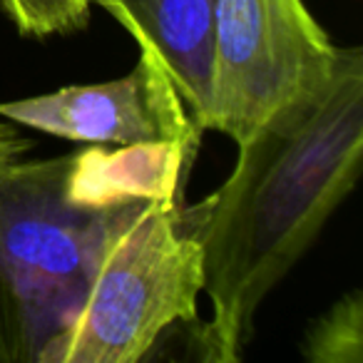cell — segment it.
Listing matches in <instances>:
<instances>
[{
    "instance_id": "6da1fadb",
    "label": "cell",
    "mask_w": 363,
    "mask_h": 363,
    "mask_svg": "<svg viewBox=\"0 0 363 363\" xmlns=\"http://www.w3.org/2000/svg\"><path fill=\"white\" fill-rule=\"evenodd\" d=\"M234 169L187 207L202 247L212 316L199 358L234 363L264 298L296 267L343 204L363 157V50L338 48L328 77L239 142Z\"/></svg>"
},
{
    "instance_id": "7a4b0ae2",
    "label": "cell",
    "mask_w": 363,
    "mask_h": 363,
    "mask_svg": "<svg viewBox=\"0 0 363 363\" xmlns=\"http://www.w3.org/2000/svg\"><path fill=\"white\" fill-rule=\"evenodd\" d=\"M194 152L95 147L0 177V363H43L82 306L102 252L150 199L182 194Z\"/></svg>"
},
{
    "instance_id": "3957f363",
    "label": "cell",
    "mask_w": 363,
    "mask_h": 363,
    "mask_svg": "<svg viewBox=\"0 0 363 363\" xmlns=\"http://www.w3.org/2000/svg\"><path fill=\"white\" fill-rule=\"evenodd\" d=\"M202 247L182 194L155 197L97 262L82 306L43 363H137L169 328L197 326Z\"/></svg>"
},
{
    "instance_id": "277c9868",
    "label": "cell",
    "mask_w": 363,
    "mask_h": 363,
    "mask_svg": "<svg viewBox=\"0 0 363 363\" xmlns=\"http://www.w3.org/2000/svg\"><path fill=\"white\" fill-rule=\"evenodd\" d=\"M336 55L303 0H214L204 130L239 145L328 77Z\"/></svg>"
},
{
    "instance_id": "5b68a950",
    "label": "cell",
    "mask_w": 363,
    "mask_h": 363,
    "mask_svg": "<svg viewBox=\"0 0 363 363\" xmlns=\"http://www.w3.org/2000/svg\"><path fill=\"white\" fill-rule=\"evenodd\" d=\"M0 117L18 127L95 147L169 145L197 155L204 135L150 50H140L137 65L117 80L0 100Z\"/></svg>"
},
{
    "instance_id": "8992f818",
    "label": "cell",
    "mask_w": 363,
    "mask_h": 363,
    "mask_svg": "<svg viewBox=\"0 0 363 363\" xmlns=\"http://www.w3.org/2000/svg\"><path fill=\"white\" fill-rule=\"evenodd\" d=\"M140 45L157 55L182 102L204 130L212 72L214 0H97Z\"/></svg>"
},
{
    "instance_id": "52a82bcc",
    "label": "cell",
    "mask_w": 363,
    "mask_h": 363,
    "mask_svg": "<svg viewBox=\"0 0 363 363\" xmlns=\"http://www.w3.org/2000/svg\"><path fill=\"white\" fill-rule=\"evenodd\" d=\"M301 356L308 363L363 361V291L351 289L318 313L301 338Z\"/></svg>"
},
{
    "instance_id": "ba28073f",
    "label": "cell",
    "mask_w": 363,
    "mask_h": 363,
    "mask_svg": "<svg viewBox=\"0 0 363 363\" xmlns=\"http://www.w3.org/2000/svg\"><path fill=\"white\" fill-rule=\"evenodd\" d=\"M30 147L33 142L18 130V125L0 117V177L6 174L16 162H21L30 152Z\"/></svg>"
}]
</instances>
